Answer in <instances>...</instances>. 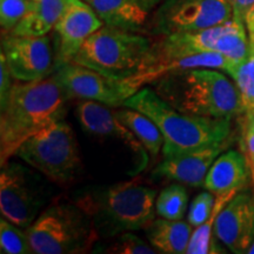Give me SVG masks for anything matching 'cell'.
Listing matches in <instances>:
<instances>
[{"mask_svg": "<svg viewBox=\"0 0 254 254\" xmlns=\"http://www.w3.org/2000/svg\"><path fill=\"white\" fill-rule=\"evenodd\" d=\"M157 192L138 180L116 184L86 194L78 205L91 215L99 237L145 228L154 219Z\"/></svg>", "mask_w": 254, "mask_h": 254, "instance_id": "5b68a950", "label": "cell"}, {"mask_svg": "<svg viewBox=\"0 0 254 254\" xmlns=\"http://www.w3.org/2000/svg\"><path fill=\"white\" fill-rule=\"evenodd\" d=\"M4 217L0 220V252L2 254L34 253L27 233Z\"/></svg>", "mask_w": 254, "mask_h": 254, "instance_id": "603a6c76", "label": "cell"}, {"mask_svg": "<svg viewBox=\"0 0 254 254\" xmlns=\"http://www.w3.org/2000/svg\"><path fill=\"white\" fill-rule=\"evenodd\" d=\"M238 192H231L227 194L217 195L215 198V204L207 220L202 222L196 227V230L192 233L189 246H187V254H209V253H221L217 244L213 240V232H214V222L218 214L220 213L222 208L226 206L230 200L237 194Z\"/></svg>", "mask_w": 254, "mask_h": 254, "instance_id": "44dd1931", "label": "cell"}, {"mask_svg": "<svg viewBox=\"0 0 254 254\" xmlns=\"http://www.w3.org/2000/svg\"><path fill=\"white\" fill-rule=\"evenodd\" d=\"M245 26H246L247 30L254 28V6L250 9V12L246 15V18H245Z\"/></svg>", "mask_w": 254, "mask_h": 254, "instance_id": "1f68e13d", "label": "cell"}, {"mask_svg": "<svg viewBox=\"0 0 254 254\" xmlns=\"http://www.w3.org/2000/svg\"><path fill=\"white\" fill-rule=\"evenodd\" d=\"M215 204V198L212 192L200 193L193 199L190 202L189 215H187V221L192 225L193 227H198L202 222L207 220L212 211H213Z\"/></svg>", "mask_w": 254, "mask_h": 254, "instance_id": "4316f807", "label": "cell"}, {"mask_svg": "<svg viewBox=\"0 0 254 254\" xmlns=\"http://www.w3.org/2000/svg\"><path fill=\"white\" fill-rule=\"evenodd\" d=\"M106 26L142 33L150 27L151 11L135 0H84Z\"/></svg>", "mask_w": 254, "mask_h": 254, "instance_id": "2e32d148", "label": "cell"}, {"mask_svg": "<svg viewBox=\"0 0 254 254\" xmlns=\"http://www.w3.org/2000/svg\"><path fill=\"white\" fill-rule=\"evenodd\" d=\"M226 147V142L202 147L199 150L182 152L168 157L154 168V177H163L185 185L204 186L205 178L215 159Z\"/></svg>", "mask_w": 254, "mask_h": 254, "instance_id": "9a60e30c", "label": "cell"}, {"mask_svg": "<svg viewBox=\"0 0 254 254\" xmlns=\"http://www.w3.org/2000/svg\"><path fill=\"white\" fill-rule=\"evenodd\" d=\"M250 165V170H251V177H252L253 180V185H254V163L249 164Z\"/></svg>", "mask_w": 254, "mask_h": 254, "instance_id": "d6a6232c", "label": "cell"}, {"mask_svg": "<svg viewBox=\"0 0 254 254\" xmlns=\"http://www.w3.org/2000/svg\"><path fill=\"white\" fill-rule=\"evenodd\" d=\"M36 254H78L90 251L99 234L91 215L78 204L55 202L26 228Z\"/></svg>", "mask_w": 254, "mask_h": 254, "instance_id": "8992f818", "label": "cell"}, {"mask_svg": "<svg viewBox=\"0 0 254 254\" xmlns=\"http://www.w3.org/2000/svg\"><path fill=\"white\" fill-rule=\"evenodd\" d=\"M44 182L30 168L6 163L0 173V209L12 224L27 228L45 205Z\"/></svg>", "mask_w": 254, "mask_h": 254, "instance_id": "9c48e42d", "label": "cell"}, {"mask_svg": "<svg viewBox=\"0 0 254 254\" xmlns=\"http://www.w3.org/2000/svg\"><path fill=\"white\" fill-rule=\"evenodd\" d=\"M109 107L107 105L93 100H81L75 107V116L85 132L99 136H112L125 142L138 155V172L144 170L148 163V157L146 153L147 150L134 133L127 128L117 118L114 111H111Z\"/></svg>", "mask_w": 254, "mask_h": 254, "instance_id": "5bb4252c", "label": "cell"}, {"mask_svg": "<svg viewBox=\"0 0 254 254\" xmlns=\"http://www.w3.org/2000/svg\"><path fill=\"white\" fill-rule=\"evenodd\" d=\"M112 241L107 245L95 247L94 253H110V254H154L158 253L151 244L145 243L141 238L134 234L124 232L113 237Z\"/></svg>", "mask_w": 254, "mask_h": 254, "instance_id": "cb8c5ba5", "label": "cell"}, {"mask_svg": "<svg viewBox=\"0 0 254 254\" xmlns=\"http://www.w3.org/2000/svg\"><path fill=\"white\" fill-rule=\"evenodd\" d=\"M114 114L127 128L134 133L151 157L155 160L165 141L163 133L159 129L157 124L144 113L129 107L114 111Z\"/></svg>", "mask_w": 254, "mask_h": 254, "instance_id": "ffe728a7", "label": "cell"}, {"mask_svg": "<svg viewBox=\"0 0 254 254\" xmlns=\"http://www.w3.org/2000/svg\"><path fill=\"white\" fill-rule=\"evenodd\" d=\"M68 99L67 92L53 74L41 80L13 84L0 119L1 166L28 138L62 120Z\"/></svg>", "mask_w": 254, "mask_h": 254, "instance_id": "6da1fadb", "label": "cell"}, {"mask_svg": "<svg viewBox=\"0 0 254 254\" xmlns=\"http://www.w3.org/2000/svg\"><path fill=\"white\" fill-rule=\"evenodd\" d=\"M1 53L13 79L34 81L56 72L55 46L47 36L27 37L2 33Z\"/></svg>", "mask_w": 254, "mask_h": 254, "instance_id": "8fae6325", "label": "cell"}, {"mask_svg": "<svg viewBox=\"0 0 254 254\" xmlns=\"http://www.w3.org/2000/svg\"><path fill=\"white\" fill-rule=\"evenodd\" d=\"M245 106V112L254 107V57L251 55L231 73Z\"/></svg>", "mask_w": 254, "mask_h": 254, "instance_id": "d4e9b609", "label": "cell"}, {"mask_svg": "<svg viewBox=\"0 0 254 254\" xmlns=\"http://www.w3.org/2000/svg\"><path fill=\"white\" fill-rule=\"evenodd\" d=\"M233 9V18L245 24V18L254 6V0H228Z\"/></svg>", "mask_w": 254, "mask_h": 254, "instance_id": "f546056e", "label": "cell"}, {"mask_svg": "<svg viewBox=\"0 0 254 254\" xmlns=\"http://www.w3.org/2000/svg\"><path fill=\"white\" fill-rule=\"evenodd\" d=\"M12 74L9 71L7 63H6L5 56L0 55V106L1 111L5 109L9 100L13 82H12Z\"/></svg>", "mask_w": 254, "mask_h": 254, "instance_id": "f1b7e54d", "label": "cell"}, {"mask_svg": "<svg viewBox=\"0 0 254 254\" xmlns=\"http://www.w3.org/2000/svg\"><path fill=\"white\" fill-rule=\"evenodd\" d=\"M251 55H252L254 57V52H251ZM245 113H251V114H254V107L251 111H249V112H245Z\"/></svg>", "mask_w": 254, "mask_h": 254, "instance_id": "e575fe53", "label": "cell"}, {"mask_svg": "<svg viewBox=\"0 0 254 254\" xmlns=\"http://www.w3.org/2000/svg\"><path fill=\"white\" fill-rule=\"evenodd\" d=\"M53 75L63 85L69 98L93 100L110 107L124 106V103L139 91L129 79L119 80L106 77L74 63L60 66Z\"/></svg>", "mask_w": 254, "mask_h": 254, "instance_id": "30bf717a", "label": "cell"}, {"mask_svg": "<svg viewBox=\"0 0 254 254\" xmlns=\"http://www.w3.org/2000/svg\"><path fill=\"white\" fill-rule=\"evenodd\" d=\"M71 63L125 80L150 71L153 41L141 33L103 26L87 38Z\"/></svg>", "mask_w": 254, "mask_h": 254, "instance_id": "277c9868", "label": "cell"}, {"mask_svg": "<svg viewBox=\"0 0 254 254\" xmlns=\"http://www.w3.org/2000/svg\"><path fill=\"white\" fill-rule=\"evenodd\" d=\"M17 155L51 182L59 184L74 179L81 166L75 134L63 119L28 138Z\"/></svg>", "mask_w": 254, "mask_h": 254, "instance_id": "52a82bcc", "label": "cell"}, {"mask_svg": "<svg viewBox=\"0 0 254 254\" xmlns=\"http://www.w3.org/2000/svg\"><path fill=\"white\" fill-rule=\"evenodd\" d=\"M247 253H250V254H254V240H253L252 245H251V247L249 249V251H247Z\"/></svg>", "mask_w": 254, "mask_h": 254, "instance_id": "836d02e7", "label": "cell"}, {"mask_svg": "<svg viewBox=\"0 0 254 254\" xmlns=\"http://www.w3.org/2000/svg\"><path fill=\"white\" fill-rule=\"evenodd\" d=\"M250 174L246 155L238 151H228L220 155L209 168L204 186L215 195L239 192L247 185Z\"/></svg>", "mask_w": 254, "mask_h": 254, "instance_id": "e0dca14e", "label": "cell"}, {"mask_svg": "<svg viewBox=\"0 0 254 254\" xmlns=\"http://www.w3.org/2000/svg\"><path fill=\"white\" fill-rule=\"evenodd\" d=\"M214 236L231 252L247 253L254 240V196L237 193L215 219Z\"/></svg>", "mask_w": 254, "mask_h": 254, "instance_id": "4fadbf2b", "label": "cell"}, {"mask_svg": "<svg viewBox=\"0 0 254 254\" xmlns=\"http://www.w3.org/2000/svg\"><path fill=\"white\" fill-rule=\"evenodd\" d=\"M233 18L228 0H163L151 17L154 36L201 31Z\"/></svg>", "mask_w": 254, "mask_h": 254, "instance_id": "ba28073f", "label": "cell"}, {"mask_svg": "<svg viewBox=\"0 0 254 254\" xmlns=\"http://www.w3.org/2000/svg\"><path fill=\"white\" fill-rule=\"evenodd\" d=\"M153 84L159 97L182 113L215 119H231L245 113L238 87L212 68L173 71Z\"/></svg>", "mask_w": 254, "mask_h": 254, "instance_id": "7a4b0ae2", "label": "cell"}, {"mask_svg": "<svg viewBox=\"0 0 254 254\" xmlns=\"http://www.w3.org/2000/svg\"><path fill=\"white\" fill-rule=\"evenodd\" d=\"M241 147L249 164L254 163V114L244 113L241 128Z\"/></svg>", "mask_w": 254, "mask_h": 254, "instance_id": "83f0119b", "label": "cell"}, {"mask_svg": "<svg viewBox=\"0 0 254 254\" xmlns=\"http://www.w3.org/2000/svg\"><path fill=\"white\" fill-rule=\"evenodd\" d=\"M187 204L189 194L185 187L173 184L164 189L158 195L155 200V212L161 218L182 220L185 217Z\"/></svg>", "mask_w": 254, "mask_h": 254, "instance_id": "7402d4cb", "label": "cell"}, {"mask_svg": "<svg viewBox=\"0 0 254 254\" xmlns=\"http://www.w3.org/2000/svg\"><path fill=\"white\" fill-rule=\"evenodd\" d=\"M27 13L14 30V36L41 37L55 28L65 9L73 0H28Z\"/></svg>", "mask_w": 254, "mask_h": 254, "instance_id": "ac0fdd59", "label": "cell"}, {"mask_svg": "<svg viewBox=\"0 0 254 254\" xmlns=\"http://www.w3.org/2000/svg\"><path fill=\"white\" fill-rule=\"evenodd\" d=\"M28 0H0V25L2 33H9L27 13Z\"/></svg>", "mask_w": 254, "mask_h": 254, "instance_id": "484cf974", "label": "cell"}, {"mask_svg": "<svg viewBox=\"0 0 254 254\" xmlns=\"http://www.w3.org/2000/svg\"><path fill=\"white\" fill-rule=\"evenodd\" d=\"M123 107L139 111L157 124L165 139L164 157L222 144L231 134V119L182 113L147 87L129 97Z\"/></svg>", "mask_w": 254, "mask_h": 254, "instance_id": "3957f363", "label": "cell"}, {"mask_svg": "<svg viewBox=\"0 0 254 254\" xmlns=\"http://www.w3.org/2000/svg\"><path fill=\"white\" fill-rule=\"evenodd\" d=\"M104 26L101 19L84 0H73L53 28L56 71L71 63L91 34Z\"/></svg>", "mask_w": 254, "mask_h": 254, "instance_id": "7c38bea8", "label": "cell"}, {"mask_svg": "<svg viewBox=\"0 0 254 254\" xmlns=\"http://www.w3.org/2000/svg\"><path fill=\"white\" fill-rule=\"evenodd\" d=\"M192 227L190 222L160 218L153 219L145 227V233L158 253L183 254L192 237Z\"/></svg>", "mask_w": 254, "mask_h": 254, "instance_id": "d6986e66", "label": "cell"}, {"mask_svg": "<svg viewBox=\"0 0 254 254\" xmlns=\"http://www.w3.org/2000/svg\"><path fill=\"white\" fill-rule=\"evenodd\" d=\"M135 1H138L139 4L144 6L146 9H148V11L152 12L161 1H163V0H135Z\"/></svg>", "mask_w": 254, "mask_h": 254, "instance_id": "4dcf8cb0", "label": "cell"}]
</instances>
